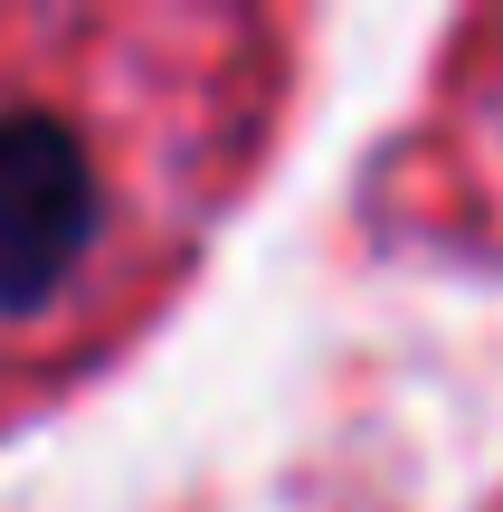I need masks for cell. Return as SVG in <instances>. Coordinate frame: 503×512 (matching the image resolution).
I'll return each mask as SVG.
<instances>
[{
  "label": "cell",
  "mask_w": 503,
  "mask_h": 512,
  "mask_svg": "<svg viewBox=\"0 0 503 512\" xmlns=\"http://www.w3.org/2000/svg\"><path fill=\"white\" fill-rule=\"evenodd\" d=\"M266 114L247 10H0V427L171 294Z\"/></svg>",
  "instance_id": "6da1fadb"
}]
</instances>
